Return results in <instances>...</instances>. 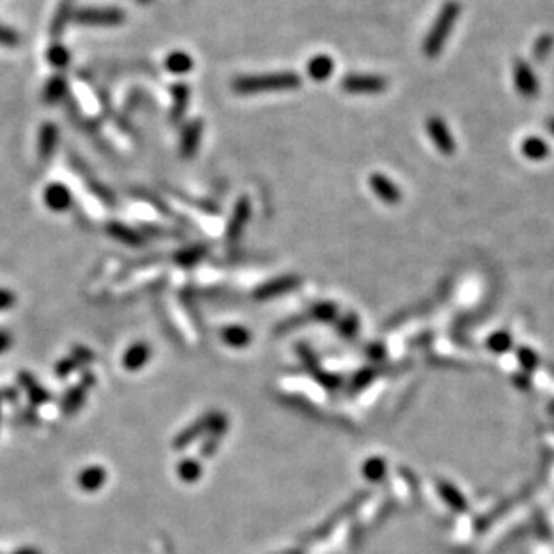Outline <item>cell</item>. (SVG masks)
I'll list each match as a JSON object with an SVG mask.
<instances>
[{
    "mask_svg": "<svg viewBox=\"0 0 554 554\" xmlns=\"http://www.w3.org/2000/svg\"><path fill=\"white\" fill-rule=\"evenodd\" d=\"M303 78L297 72L281 71V72H266V74L239 76L232 83V90L236 94L254 96L263 92H276V90H292L301 86Z\"/></svg>",
    "mask_w": 554,
    "mask_h": 554,
    "instance_id": "cell-1",
    "label": "cell"
},
{
    "mask_svg": "<svg viewBox=\"0 0 554 554\" xmlns=\"http://www.w3.org/2000/svg\"><path fill=\"white\" fill-rule=\"evenodd\" d=\"M460 6L456 0H448L441 8L439 15L434 20L432 28H430L429 35H426L425 42H423V52L429 58H436L441 55L443 47H445L446 40H448L450 33H452L453 26H456L457 18H459Z\"/></svg>",
    "mask_w": 554,
    "mask_h": 554,
    "instance_id": "cell-2",
    "label": "cell"
},
{
    "mask_svg": "<svg viewBox=\"0 0 554 554\" xmlns=\"http://www.w3.org/2000/svg\"><path fill=\"white\" fill-rule=\"evenodd\" d=\"M74 22L94 28H112L125 22V13L115 8H86L74 13Z\"/></svg>",
    "mask_w": 554,
    "mask_h": 554,
    "instance_id": "cell-3",
    "label": "cell"
},
{
    "mask_svg": "<svg viewBox=\"0 0 554 554\" xmlns=\"http://www.w3.org/2000/svg\"><path fill=\"white\" fill-rule=\"evenodd\" d=\"M340 85L348 94H382L389 83L378 74H348Z\"/></svg>",
    "mask_w": 554,
    "mask_h": 554,
    "instance_id": "cell-4",
    "label": "cell"
},
{
    "mask_svg": "<svg viewBox=\"0 0 554 554\" xmlns=\"http://www.w3.org/2000/svg\"><path fill=\"white\" fill-rule=\"evenodd\" d=\"M513 78H515V86L520 96H524V98H536L538 96V79H536L535 72L531 71V67L524 60H515Z\"/></svg>",
    "mask_w": 554,
    "mask_h": 554,
    "instance_id": "cell-5",
    "label": "cell"
},
{
    "mask_svg": "<svg viewBox=\"0 0 554 554\" xmlns=\"http://www.w3.org/2000/svg\"><path fill=\"white\" fill-rule=\"evenodd\" d=\"M426 132H429L434 145L439 148V152H443L445 155L453 153L456 142H453V137L452 133H450L448 126L445 125V121H443L441 118H436V115L429 118V121H426Z\"/></svg>",
    "mask_w": 554,
    "mask_h": 554,
    "instance_id": "cell-6",
    "label": "cell"
},
{
    "mask_svg": "<svg viewBox=\"0 0 554 554\" xmlns=\"http://www.w3.org/2000/svg\"><path fill=\"white\" fill-rule=\"evenodd\" d=\"M43 202L52 211H65L71 205V193L62 183H51L43 193Z\"/></svg>",
    "mask_w": 554,
    "mask_h": 554,
    "instance_id": "cell-7",
    "label": "cell"
},
{
    "mask_svg": "<svg viewBox=\"0 0 554 554\" xmlns=\"http://www.w3.org/2000/svg\"><path fill=\"white\" fill-rule=\"evenodd\" d=\"M202 130H203L202 119H195V121H191L188 126H186V130H183V135H182V141H180V152H182L183 157L195 155L196 148H198V145H200Z\"/></svg>",
    "mask_w": 554,
    "mask_h": 554,
    "instance_id": "cell-8",
    "label": "cell"
},
{
    "mask_svg": "<svg viewBox=\"0 0 554 554\" xmlns=\"http://www.w3.org/2000/svg\"><path fill=\"white\" fill-rule=\"evenodd\" d=\"M335 71V62L328 55H317L308 62V76L313 81H326Z\"/></svg>",
    "mask_w": 554,
    "mask_h": 554,
    "instance_id": "cell-9",
    "label": "cell"
},
{
    "mask_svg": "<svg viewBox=\"0 0 554 554\" xmlns=\"http://www.w3.org/2000/svg\"><path fill=\"white\" fill-rule=\"evenodd\" d=\"M171 121L176 123L183 118V113L188 110L189 99H191V92L186 83H176L171 86Z\"/></svg>",
    "mask_w": 554,
    "mask_h": 554,
    "instance_id": "cell-10",
    "label": "cell"
},
{
    "mask_svg": "<svg viewBox=\"0 0 554 554\" xmlns=\"http://www.w3.org/2000/svg\"><path fill=\"white\" fill-rule=\"evenodd\" d=\"M56 145H58V128L52 123L43 125L38 135V153L42 159H49L55 153Z\"/></svg>",
    "mask_w": 554,
    "mask_h": 554,
    "instance_id": "cell-11",
    "label": "cell"
},
{
    "mask_svg": "<svg viewBox=\"0 0 554 554\" xmlns=\"http://www.w3.org/2000/svg\"><path fill=\"white\" fill-rule=\"evenodd\" d=\"M166 69H168L171 74H188L189 71H193V67H195V62H193L191 56L188 52L182 51H175L166 58L164 62Z\"/></svg>",
    "mask_w": 554,
    "mask_h": 554,
    "instance_id": "cell-12",
    "label": "cell"
},
{
    "mask_svg": "<svg viewBox=\"0 0 554 554\" xmlns=\"http://www.w3.org/2000/svg\"><path fill=\"white\" fill-rule=\"evenodd\" d=\"M67 94V81L63 76H55L51 81L45 85V92H43V99L49 105H56L62 101Z\"/></svg>",
    "mask_w": 554,
    "mask_h": 554,
    "instance_id": "cell-13",
    "label": "cell"
},
{
    "mask_svg": "<svg viewBox=\"0 0 554 554\" xmlns=\"http://www.w3.org/2000/svg\"><path fill=\"white\" fill-rule=\"evenodd\" d=\"M371 186L375 188V191L378 193L382 198L385 200H398V189L392 182L385 179L383 175H373L371 176Z\"/></svg>",
    "mask_w": 554,
    "mask_h": 554,
    "instance_id": "cell-14",
    "label": "cell"
},
{
    "mask_svg": "<svg viewBox=\"0 0 554 554\" xmlns=\"http://www.w3.org/2000/svg\"><path fill=\"white\" fill-rule=\"evenodd\" d=\"M522 152L524 155L529 157V159H543V157L549 153V148H547L545 142H543L542 139H538V137H529V139L524 141Z\"/></svg>",
    "mask_w": 554,
    "mask_h": 554,
    "instance_id": "cell-15",
    "label": "cell"
},
{
    "mask_svg": "<svg viewBox=\"0 0 554 554\" xmlns=\"http://www.w3.org/2000/svg\"><path fill=\"white\" fill-rule=\"evenodd\" d=\"M47 58L49 62H51V65L56 67V69H65V67L69 65V62H71V55H69V51H67L63 45H60V43H55V45L49 49Z\"/></svg>",
    "mask_w": 554,
    "mask_h": 554,
    "instance_id": "cell-16",
    "label": "cell"
},
{
    "mask_svg": "<svg viewBox=\"0 0 554 554\" xmlns=\"http://www.w3.org/2000/svg\"><path fill=\"white\" fill-rule=\"evenodd\" d=\"M69 18H71V0H63L58 8V13L55 15V22H52V28H51L52 33H55V35H60V33L65 29Z\"/></svg>",
    "mask_w": 554,
    "mask_h": 554,
    "instance_id": "cell-17",
    "label": "cell"
},
{
    "mask_svg": "<svg viewBox=\"0 0 554 554\" xmlns=\"http://www.w3.org/2000/svg\"><path fill=\"white\" fill-rule=\"evenodd\" d=\"M554 45V38L550 35H543L540 36L538 40L533 45V58L535 60H545L547 55L550 52Z\"/></svg>",
    "mask_w": 554,
    "mask_h": 554,
    "instance_id": "cell-18",
    "label": "cell"
},
{
    "mask_svg": "<svg viewBox=\"0 0 554 554\" xmlns=\"http://www.w3.org/2000/svg\"><path fill=\"white\" fill-rule=\"evenodd\" d=\"M20 42V36L15 29L8 28V26L0 24V45H8V47H13L16 43Z\"/></svg>",
    "mask_w": 554,
    "mask_h": 554,
    "instance_id": "cell-19",
    "label": "cell"
},
{
    "mask_svg": "<svg viewBox=\"0 0 554 554\" xmlns=\"http://www.w3.org/2000/svg\"><path fill=\"white\" fill-rule=\"evenodd\" d=\"M99 477H101V473L98 472V470H89V472H85L81 475V484H83V488L86 490H94L96 486H98L101 480H99Z\"/></svg>",
    "mask_w": 554,
    "mask_h": 554,
    "instance_id": "cell-20",
    "label": "cell"
},
{
    "mask_svg": "<svg viewBox=\"0 0 554 554\" xmlns=\"http://www.w3.org/2000/svg\"><path fill=\"white\" fill-rule=\"evenodd\" d=\"M13 301H15V299H13L11 293L0 290V310H8L9 306L13 305Z\"/></svg>",
    "mask_w": 554,
    "mask_h": 554,
    "instance_id": "cell-21",
    "label": "cell"
},
{
    "mask_svg": "<svg viewBox=\"0 0 554 554\" xmlns=\"http://www.w3.org/2000/svg\"><path fill=\"white\" fill-rule=\"evenodd\" d=\"M9 346H11V335L8 332H0V353H4Z\"/></svg>",
    "mask_w": 554,
    "mask_h": 554,
    "instance_id": "cell-22",
    "label": "cell"
},
{
    "mask_svg": "<svg viewBox=\"0 0 554 554\" xmlns=\"http://www.w3.org/2000/svg\"><path fill=\"white\" fill-rule=\"evenodd\" d=\"M13 554H42V553H40V550L36 549V547H22V549L15 550V553H13Z\"/></svg>",
    "mask_w": 554,
    "mask_h": 554,
    "instance_id": "cell-23",
    "label": "cell"
},
{
    "mask_svg": "<svg viewBox=\"0 0 554 554\" xmlns=\"http://www.w3.org/2000/svg\"><path fill=\"white\" fill-rule=\"evenodd\" d=\"M547 128H549V130H550V132H553V133H554V118H550V119H549V121H547Z\"/></svg>",
    "mask_w": 554,
    "mask_h": 554,
    "instance_id": "cell-24",
    "label": "cell"
},
{
    "mask_svg": "<svg viewBox=\"0 0 554 554\" xmlns=\"http://www.w3.org/2000/svg\"><path fill=\"white\" fill-rule=\"evenodd\" d=\"M141 2H148V0H141Z\"/></svg>",
    "mask_w": 554,
    "mask_h": 554,
    "instance_id": "cell-25",
    "label": "cell"
}]
</instances>
